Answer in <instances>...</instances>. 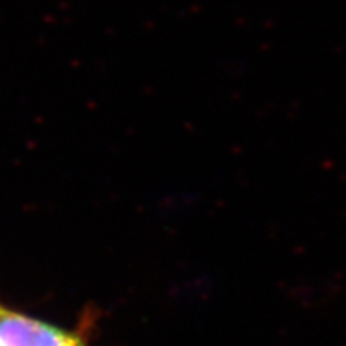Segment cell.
<instances>
[{
    "label": "cell",
    "mask_w": 346,
    "mask_h": 346,
    "mask_svg": "<svg viewBox=\"0 0 346 346\" xmlns=\"http://www.w3.org/2000/svg\"><path fill=\"white\" fill-rule=\"evenodd\" d=\"M0 346H85L79 337L0 306Z\"/></svg>",
    "instance_id": "cell-1"
}]
</instances>
